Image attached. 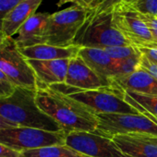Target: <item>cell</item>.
<instances>
[{"mask_svg": "<svg viewBox=\"0 0 157 157\" xmlns=\"http://www.w3.org/2000/svg\"><path fill=\"white\" fill-rule=\"evenodd\" d=\"M35 101L38 107L54 119L66 134L74 131L94 132L98 126L94 111L49 86L37 82Z\"/></svg>", "mask_w": 157, "mask_h": 157, "instance_id": "6da1fadb", "label": "cell"}, {"mask_svg": "<svg viewBox=\"0 0 157 157\" xmlns=\"http://www.w3.org/2000/svg\"><path fill=\"white\" fill-rule=\"evenodd\" d=\"M35 96L36 89L16 88L11 95L0 99V116L18 127L63 131L54 119L38 107Z\"/></svg>", "mask_w": 157, "mask_h": 157, "instance_id": "7a4b0ae2", "label": "cell"}, {"mask_svg": "<svg viewBox=\"0 0 157 157\" xmlns=\"http://www.w3.org/2000/svg\"><path fill=\"white\" fill-rule=\"evenodd\" d=\"M88 10L77 4L50 15L45 44L67 47L74 41L87 20Z\"/></svg>", "mask_w": 157, "mask_h": 157, "instance_id": "3957f363", "label": "cell"}, {"mask_svg": "<svg viewBox=\"0 0 157 157\" xmlns=\"http://www.w3.org/2000/svg\"><path fill=\"white\" fill-rule=\"evenodd\" d=\"M73 45L81 48L105 49L111 46L132 44L114 26L111 13L86 21L78 32Z\"/></svg>", "mask_w": 157, "mask_h": 157, "instance_id": "277c9868", "label": "cell"}, {"mask_svg": "<svg viewBox=\"0 0 157 157\" xmlns=\"http://www.w3.org/2000/svg\"><path fill=\"white\" fill-rule=\"evenodd\" d=\"M0 69L15 88H37L35 73L13 37H7L0 45Z\"/></svg>", "mask_w": 157, "mask_h": 157, "instance_id": "5b68a950", "label": "cell"}, {"mask_svg": "<svg viewBox=\"0 0 157 157\" xmlns=\"http://www.w3.org/2000/svg\"><path fill=\"white\" fill-rule=\"evenodd\" d=\"M0 143L22 152L52 145L66 144V133L28 127H11L0 128Z\"/></svg>", "mask_w": 157, "mask_h": 157, "instance_id": "8992f818", "label": "cell"}, {"mask_svg": "<svg viewBox=\"0 0 157 157\" xmlns=\"http://www.w3.org/2000/svg\"><path fill=\"white\" fill-rule=\"evenodd\" d=\"M98 126L94 133L113 139L117 135L148 134L157 137V125L139 114H98Z\"/></svg>", "mask_w": 157, "mask_h": 157, "instance_id": "52a82bcc", "label": "cell"}, {"mask_svg": "<svg viewBox=\"0 0 157 157\" xmlns=\"http://www.w3.org/2000/svg\"><path fill=\"white\" fill-rule=\"evenodd\" d=\"M114 26L134 46L156 48L151 30L141 21L140 12L130 4L121 2L112 11Z\"/></svg>", "mask_w": 157, "mask_h": 157, "instance_id": "ba28073f", "label": "cell"}, {"mask_svg": "<svg viewBox=\"0 0 157 157\" xmlns=\"http://www.w3.org/2000/svg\"><path fill=\"white\" fill-rule=\"evenodd\" d=\"M122 91L115 87H105L98 90L81 91L69 94L93 111L98 114H134L138 111L124 100Z\"/></svg>", "mask_w": 157, "mask_h": 157, "instance_id": "9c48e42d", "label": "cell"}, {"mask_svg": "<svg viewBox=\"0 0 157 157\" xmlns=\"http://www.w3.org/2000/svg\"><path fill=\"white\" fill-rule=\"evenodd\" d=\"M66 144L90 157H129L113 140L94 132L74 131L66 134Z\"/></svg>", "mask_w": 157, "mask_h": 157, "instance_id": "30bf717a", "label": "cell"}, {"mask_svg": "<svg viewBox=\"0 0 157 157\" xmlns=\"http://www.w3.org/2000/svg\"><path fill=\"white\" fill-rule=\"evenodd\" d=\"M64 83L78 91H92L111 87L78 56L69 59Z\"/></svg>", "mask_w": 157, "mask_h": 157, "instance_id": "8fae6325", "label": "cell"}, {"mask_svg": "<svg viewBox=\"0 0 157 157\" xmlns=\"http://www.w3.org/2000/svg\"><path fill=\"white\" fill-rule=\"evenodd\" d=\"M117 147L129 157H157V137L148 134L117 135Z\"/></svg>", "mask_w": 157, "mask_h": 157, "instance_id": "7c38bea8", "label": "cell"}, {"mask_svg": "<svg viewBox=\"0 0 157 157\" xmlns=\"http://www.w3.org/2000/svg\"><path fill=\"white\" fill-rule=\"evenodd\" d=\"M50 15L49 13H36L20 28L13 37L20 49L45 44Z\"/></svg>", "mask_w": 157, "mask_h": 157, "instance_id": "4fadbf2b", "label": "cell"}, {"mask_svg": "<svg viewBox=\"0 0 157 157\" xmlns=\"http://www.w3.org/2000/svg\"><path fill=\"white\" fill-rule=\"evenodd\" d=\"M111 86L122 92L157 96V81L140 67L131 74L115 77Z\"/></svg>", "mask_w": 157, "mask_h": 157, "instance_id": "5bb4252c", "label": "cell"}, {"mask_svg": "<svg viewBox=\"0 0 157 157\" xmlns=\"http://www.w3.org/2000/svg\"><path fill=\"white\" fill-rule=\"evenodd\" d=\"M28 61L35 73L38 83L51 86L65 82L69 59Z\"/></svg>", "mask_w": 157, "mask_h": 157, "instance_id": "9a60e30c", "label": "cell"}, {"mask_svg": "<svg viewBox=\"0 0 157 157\" xmlns=\"http://www.w3.org/2000/svg\"><path fill=\"white\" fill-rule=\"evenodd\" d=\"M80 56L101 78L111 86L116 77V61L113 60L105 49L81 48Z\"/></svg>", "mask_w": 157, "mask_h": 157, "instance_id": "2e32d148", "label": "cell"}, {"mask_svg": "<svg viewBox=\"0 0 157 157\" xmlns=\"http://www.w3.org/2000/svg\"><path fill=\"white\" fill-rule=\"evenodd\" d=\"M43 0H22L3 20L1 28L6 37H14L20 28L34 14Z\"/></svg>", "mask_w": 157, "mask_h": 157, "instance_id": "e0dca14e", "label": "cell"}, {"mask_svg": "<svg viewBox=\"0 0 157 157\" xmlns=\"http://www.w3.org/2000/svg\"><path fill=\"white\" fill-rule=\"evenodd\" d=\"M81 47L70 45L67 47L55 46L47 44H36L25 48H21L23 56L28 60H57V59H71L78 56Z\"/></svg>", "mask_w": 157, "mask_h": 157, "instance_id": "ac0fdd59", "label": "cell"}, {"mask_svg": "<svg viewBox=\"0 0 157 157\" xmlns=\"http://www.w3.org/2000/svg\"><path fill=\"white\" fill-rule=\"evenodd\" d=\"M22 157H90L67 144L52 145L21 152Z\"/></svg>", "mask_w": 157, "mask_h": 157, "instance_id": "d6986e66", "label": "cell"}, {"mask_svg": "<svg viewBox=\"0 0 157 157\" xmlns=\"http://www.w3.org/2000/svg\"><path fill=\"white\" fill-rule=\"evenodd\" d=\"M121 2H123V0H94L87 8L88 14L86 21H91L102 15L111 14L113 10Z\"/></svg>", "mask_w": 157, "mask_h": 157, "instance_id": "ffe728a7", "label": "cell"}, {"mask_svg": "<svg viewBox=\"0 0 157 157\" xmlns=\"http://www.w3.org/2000/svg\"><path fill=\"white\" fill-rule=\"evenodd\" d=\"M109 56L115 61L124 60L132 56H140V52L137 46L134 45H118L111 46L105 49Z\"/></svg>", "mask_w": 157, "mask_h": 157, "instance_id": "44dd1931", "label": "cell"}, {"mask_svg": "<svg viewBox=\"0 0 157 157\" xmlns=\"http://www.w3.org/2000/svg\"><path fill=\"white\" fill-rule=\"evenodd\" d=\"M140 56H132L124 60L116 61V77L126 76L136 71L140 67Z\"/></svg>", "mask_w": 157, "mask_h": 157, "instance_id": "7402d4cb", "label": "cell"}, {"mask_svg": "<svg viewBox=\"0 0 157 157\" xmlns=\"http://www.w3.org/2000/svg\"><path fill=\"white\" fill-rule=\"evenodd\" d=\"M130 5L140 13L157 17V0H135Z\"/></svg>", "mask_w": 157, "mask_h": 157, "instance_id": "603a6c76", "label": "cell"}, {"mask_svg": "<svg viewBox=\"0 0 157 157\" xmlns=\"http://www.w3.org/2000/svg\"><path fill=\"white\" fill-rule=\"evenodd\" d=\"M22 0H0V25L5 17Z\"/></svg>", "mask_w": 157, "mask_h": 157, "instance_id": "cb8c5ba5", "label": "cell"}, {"mask_svg": "<svg viewBox=\"0 0 157 157\" xmlns=\"http://www.w3.org/2000/svg\"><path fill=\"white\" fill-rule=\"evenodd\" d=\"M141 56L151 63L157 65V49L150 47H138Z\"/></svg>", "mask_w": 157, "mask_h": 157, "instance_id": "d4e9b609", "label": "cell"}, {"mask_svg": "<svg viewBox=\"0 0 157 157\" xmlns=\"http://www.w3.org/2000/svg\"><path fill=\"white\" fill-rule=\"evenodd\" d=\"M140 67L142 69H144L145 71H147L150 75H151L157 81V65H154V64L151 63L149 60H147L145 57H143L141 56Z\"/></svg>", "mask_w": 157, "mask_h": 157, "instance_id": "484cf974", "label": "cell"}, {"mask_svg": "<svg viewBox=\"0 0 157 157\" xmlns=\"http://www.w3.org/2000/svg\"><path fill=\"white\" fill-rule=\"evenodd\" d=\"M140 15L141 21L145 23V25L151 31L157 30V17L156 16H152L149 14H142V13H140Z\"/></svg>", "mask_w": 157, "mask_h": 157, "instance_id": "4316f807", "label": "cell"}, {"mask_svg": "<svg viewBox=\"0 0 157 157\" xmlns=\"http://www.w3.org/2000/svg\"><path fill=\"white\" fill-rule=\"evenodd\" d=\"M15 89L16 88L10 83L0 82V99L6 98L10 95H11L14 93Z\"/></svg>", "mask_w": 157, "mask_h": 157, "instance_id": "83f0119b", "label": "cell"}, {"mask_svg": "<svg viewBox=\"0 0 157 157\" xmlns=\"http://www.w3.org/2000/svg\"><path fill=\"white\" fill-rule=\"evenodd\" d=\"M0 157H22V154L0 143Z\"/></svg>", "mask_w": 157, "mask_h": 157, "instance_id": "f1b7e54d", "label": "cell"}, {"mask_svg": "<svg viewBox=\"0 0 157 157\" xmlns=\"http://www.w3.org/2000/svg\"><path fill=\"white\" fill-rule=\"evenodd\" d=\"M11 127H18V126L13 123L9 122L8 120L4 119L0 116V128H11Z\"/></svg>", "mask_w": 157, "mask_h": 157, "instance_id": "f546056e", "label": "cell"}, {"mask_svg": "<svg viewBox=\"0 0 157 157\" xmlns=\"http://www.w3.org/2000/svg\"><path fill=\"white\" fill-rule=\"evenodd\" d=\"M94 1V0H78V1L76 4L78 5V6H81V7H83V8L87 9Z\"/></svg>", "mask_w": 157, "mask_h": 157, "instance_id": "4dcf8cb0", "label": "cell"}, {"mask_svg": "<svg viewBox=\"0 0 157 157\" xmlns=\"http://www.w3.org/2000/svg\"><path fill=\"white\" fill-rule=\"evenodd\" d=\"M78 1V0H59L56 5H57V7H61V6L67 4V3H74V4H76Z\"/></svg>", "mask_w": 157, "mask_h": 157, "instance_id": "1f68e13d", "label": "cell"}, {"mask_svg": "<svg viewBox=\"0 0 157 157\" xmlns=\"http://www.w3.org/2000/svg\"><path fill=\"white\" fill-rule=\"evenodd\" d=\"M0 82H6V83H10V81H9V78H7V76L1 71V69H0ZM11 84V83H10Z\"/></svg>", "mask_w": 157, "mask_h": 157, "instance_id": "d6a6232c", "label": "cell"}, {"mask_svg": "<svg viewBox=\"0 0 157 157\" xmlns=\"http://www.w3.org/2000/svg\"><path fill=\"white\" fill-rule=\"evenodd\" d=\"M6 38H7V37H6L5 33H3V31H2L1 25H0V45H1V44L4 42V40H5Z\"/></svg>", "mask_w": 157, "mask_h": 157, "instance_id": "836d02e7", "label": "cell"}, {"mask_svg": "<svg viewBox=\"0 0 157 157\" xmlns=\"http://www.w3.org/2000/svg\"><path fill=\"white\" fill-rule=\"evenodd\" d=\"M151 34H152V37H153V40H154V43L157 44V30H154V31H151Z\"/></svg>", "mask_w": 157, "mask_h": 157, "instance_id": "e575fe53", "label": "cell"}, {"mask_svg": "<svg viewBox=\"0 0 157 157\" xmlns=\"http://www.w3.org/2000/svg\"><path fill=\"white\" fill-rule=\"evenodd\" d=\"M135 0H123V2H125V3H132V2H134Z\"/></svg>", "mask_w": 157, "mask_h": 157, "instance_id": "d590c367", "label": "cell"}]
</instances>
